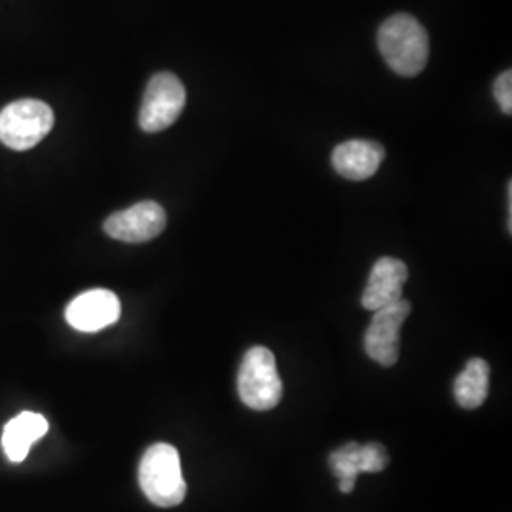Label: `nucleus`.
<instances>
[{"instance_id": "1", "label": "nucleus", "mask_w": 512, "mask_h": 512, "mask_svg": "<svg viewBox=\"0 0 512 512\" xmlns=\"http://www.w3.org/2000/svg\"><path fill=\"white\" fill-rule=\"evenodd\" d=\"M378 48L387 65L401 76H418L429 61V35L408 14L385 19L378 31Z\"/></svg>"}, {"instance_id": "2", "label": "nucleus", "mask_w": 512, "mask_h": 512, "mask_svg": "<svg viewBox=\"0 0 512 512\" xmlns=\"http://www.w3.org/2000/svg\"><path fill=\"white\" fill-rule=\"evenodd\" d=\"M139 486L148 501L158 507L171 509L183 503L186 482L175 446L160 442L148 448L139 465Z\"/></svg>"}, {"instance_id": "3", "label": "nucleus", "mask_w": 512, "mask_h": 512, "mask_svg": "<svg viewBox=\"0 0 512 512\" xmlns=\"http://www.w3.org/2000/svg\"><path fill=\"white\" fill-rule=\"evenodd\" d=\"M238 393L241 403L256 412L272 410L281 403L283 384L270 349L255 346L245 353L239 366Z\"/></svg>"}, {"instance_id": "4", "label": "nucleus", "mask_w": 512, "mask_h": 512, "mask_svg": "<svg viewBox=\"0 0 512 512\" xmlns=\"http://www.w3.org/2000/svg\"><path fill=\"white\" fill-rule=\"evenodd\" d=\"M54 128V110L38 99H19L0 110V143L12 150H29Z\"/></svg>"}, {"instance_id": "5", "label": "nucleus", "mask_w": 512, "mask_h": 512, "mask_svg": "<svg viewBox=\"0 0 512 512\" xmlns=\"http://www.w3.org/2000/svg\"><path fill=\"white\" fill-rule=\"evenodd\" d=\"M184 105L186 90L183 82L173 73L154 74L139 110V126L147 133L164 131L179 120Z\"/></svg>"}, {"instance_id": "6", "label": "nucleus", "mask_w": 512, "mask_h": 512, "mask_svg": "<svg viewBox=\"0 0 512 512\" xmlns=\"http://www.w3.org/2000/svg\"><path fill=\"white\" fill-rule=\"evenodd\" d=\"M412 306L408 300H397L374 313L365 334L366 355L378 365L393 366L401 353V329Z\"/></svg>"}, {"instance_id": "7", "label": "nucleus", "mask_w": 512, "mask_h": 512, "mask_svg": "<svg viewBox=\"0 0 512 512\" xmlns=\"http://www.w3.org/2000/svg\"><path fill=\"white\" fill-rule=\"evenodd\" d=\"M165 224L167 215L160 203L141 202L110 215L103 228L112 239L124 243H147L164 232Z\"/></svg>"}, {"instance_id": "8", "label": "nucleus", "mask_w": 512, "mask_h": 512, "mask_svg": "<svg viewBox=\"0 0 512 512\" xmlns=\"http://www.w3.org/2000/svg\"><path fill=\"white\" fill-rule=\"evenodd\" d=\"M387 463V450L378 442H370L365 446L349 442L332 452L329 458L330 471L338 478L340 490L344 494L355 490V480L359 473H380L387 467Z\"/></svg>"}, {"instance_id": "9", "label": "nucleus", "mask_w": 512, "mask_h": 512, "mask_svg": "<svg viewBox=\"0 0 512 512\" xmlns=\"http://www.w3.org/2000/svg\"><path fill=\"white\" fill-rule=\"evenodd\" d=\"M122 306L118 296L107 289H93L78 294L67 306L65 319L74 330L99 332L120 319Z\"/></svg>"}, {"instance_id": "10", "label": "nucleus", "mask_w": 512, "mask_h": 512, "mask_svg": "<svg viewBox=\"0 0 512 512\" xmlns=\"http://www.w3.org/2000/svg\"><path fill=\"white\" fill-rule=\"evenodd\" d=\"M406 279H408V268L403 260L391 258V256L380 258L368 277L365 293L361 298L363 308L376 311L401 300Z\"/></svg>"}, {"instance_id": "11", "label": "nucleus", "mask_w": 512, "mask_h": 512, "mask_svg": "<svg viewBox=\"0 0 512 512\" xmlns=\"http://www.w3.org/2000/svg\"><path fill=\"white\" fill-rule=\"evenodd\" d=\"M385 150L374 141H348L334 148L332 165L349 181L370 179L384 162Z\"/></svg>"}, {"instance_id": "12", "label": "nucleus", "mask_w": 512, "mask_h": 512, "mask_svg": "<svg viewBox=\"0 0 512 512\" xmlns=\"http://www.w3.org/2000/svg\"><path fill=\"white\" fill-rule=\"evenodd\" d=\"M50 429V423L37 412H21L8 421L2 431V448L12 463H21L29 456L31 446L42 439Z\"/></svg>"}, {"instance_id": "13", "label": "nucleus", "mask_w": 512, "mask_h": 512, "mask_svg": "<svg viewBox=\"0 0 512 512\" xmlns=\"http://www.w3.org/2000/svg\"><path fill=\"white\" fill-rule=\"evenodd\" d=\"M490 391V366L484 359H471L456 378L454 395L461 408L475 410L482 406Z\"/></svg>"}, {"instance_id": "14", "label": "nucleus", "mask_w": 512, "mask_h": 512, "mask_svg": "<svg viewBox=\"0 0 512 512\" xmlns=\"http://www.w3.org/2000/svg\"><path fill=\"white\" fill-rule=\"evenodd\" d=\"M494 95L501 110L511 116L512 112V73L505 71L499 74L494 84Z\"/></svg>"}]
</instances>
